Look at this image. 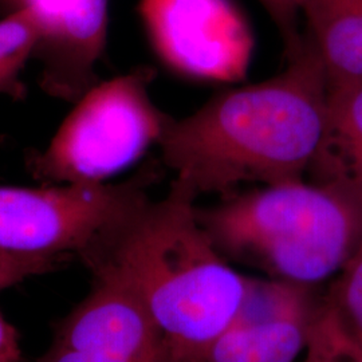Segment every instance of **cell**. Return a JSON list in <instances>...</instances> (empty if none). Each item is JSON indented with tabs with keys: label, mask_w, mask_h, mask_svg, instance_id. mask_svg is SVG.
Returning <instances> with one entry per match:
<instances>
[{
	"label": "cell",
	"mask_w": 362,
	"mask_h": 362,
	"mask_svg": "<svg viewBox=\"0 0 362 362\" xmlns=\"http://www.w3.org/2000/svg\"><path fill=\"white\" fill-rule=\"evenodd\" d=\"M156 179L157 165L149 164L115 184L0 185V254L82 260Z\"/></svg>",
	"instance_id": "obj_5"
},
{
	"label": "cell",
	"mask_w": 362,
	"mask_h": 362,
	"mask_svg": "<svg viewBox=\"0 0 362 362\" xmlns=\"http://www.w3.org/2000/svg\"><path fill=\"white\" fill-rule=\"evenodd\" d=\"M139 11L153 50L175 73L206 82L246 77L254 35L233 0H140Z\"/></svg>",
	"instance_id": "obj_6"
},
{
	"label": "cell",
	"mask_w": 362,
	"mask_h": 362,
	"mask_svg": "<svg viewBox=\"0 0 362 362\" xmlns=\"http://www.w3.org/2000/svg\"><path fill=\"white\" fill-rule=\"evenodd\" d=\"M61 260L47 258H21L0 254V291L19 285L33 276L54 270Z\"/></svg>",
	"instance_id": "obj_15"
},
{
	"label": "cell",
	"mask_w": 362,
	"mask_h": 362,
	"mask_svg": "<svg viewBox=\"0 0 362 362\" xmlns=\"http://www.w3.org/2000/svg\"><path fill=\"white\" fill-rule=\"evenodd\" d=\"M324 157L362 180V79L330 86Z\"/></svg>",
	"instance_id": "obj_11"
},
{
	"label": "cell",
	"mask_w": 362,
	"mask_h": 362,
	"mask_svg": "<svg viewBox=\"0 0 362 362\" xmlns=\"http://www.w3.org/2000/svg\"><path fill=\"white\" fill-rule=\"evenodd\" d=\"M153 69L95 83L78 100L31 172L43 184H104L158 145L172 116L151 97Z\"/></svg>",
	"instance_id": "obj_4"
},
{
	"label": "cell",
	"mask_w": 362,
	"mask_h": 362,
	"mask_svg": "<svg viewBox=\"0 0 362 362\" xmlns=\"http://www.w3.org/2000/svg\"><path fill=\"white\" fill-rule=\"evenodd\" d=\"M300 16L330 86L362 79V0H302Z\"/></svg>",
	"instance_id": "obj_10"
},
{
	"label": "cell",
	"mask_w": 362,
	"mask_h": 362,
	"mask_svg": "<svg viewBox=\"0 0 362 362\" xmlns=\"http://www.w3.org/2000/svg\"><path fill=\"white\" fill-rule=\"evenodd\" d=\"M278 74L209 98L173 118L158 146L172 184L199 199L224 197L246 184L305 179L329 141L330 83L305 38Z\"/></svg>",
	"instance_id": "obj_1"
},
{
	"label": "cell",
	"mask_w": 362,
	"mask_h": 362,
	"mask_svg": "<svg viewBox=\"0 0 362 362\" xmlns=\"http://www.w3.org/2000/svg\"><path fill=\"white\" fill-rule=\"evenodd\" d=\"M196 202L175 184L161 199L144 194L82 259L129 288L179 362L202 361L252 281L212 243Z\"/></svg>",
	"instance_id": "obj_2"
},
{
	"label": "cell",
	"mask_w": 362,
	"mask_h": 362,
	"mask_svg": "<svg viewBox=\"0 0 362 362\" xmlns=\"http://www.w3.org/2000/svg\"><path fill=\"white\" fill-rule=\"evenodd\" d=\"M326 299L362 345V242L338 272Z\"/></svg>",
	"instance_id": "obj_14"
},
{
	"label": "cell",
	"mask_w": 362,
	"mask_h": 362,
	"mask_svg": "<svg viewBox=\"0 0 362 362\" xmlns=\"http://www.w3.org/2000/svg\"><path fill=\"white\" fill-rule=\"evenodd\" d=\"M42 35L40 21L26 4L0 19V93L15 98L25 94L21 73L37 50Z\"/></svg>",
	"instance_id": "obj_12"
},
{
	"label": "cell",
	"mask_w": 362,
	"mask_h": 362,
	"mask_svg": "<svg viewBox=\"0 0 362 362\" xmlns=\"http://www.w3.org/2000/svg\"><path fill=\"white\" fill-rule=\"evenodd\" d=\"M22 348L18 330L0 313V362H19Z\"/></svg>",
	"instance_id": "obj_17"
},
{
	"label": "cell",
	"mask_w": 362,
	"mask_h": 362,
	"mask_svg": "<svg viewBox=\"0 0 362 362\" xmlns=\"http://www.w3.org/2000/svg\"><path fill=\"white\" fill-rule=\"evenodd\" d=\"M93 279L38 362H179L127 286L103 272Z\"/></svg>",
	"instance_id": "obj_7"
},
{
	"label": "cell",
	"mask_w": 362,
	"mask_h": 362,
	"mask_svg": "<svg viewBox=\"0 0 362 362\" xmlns=\"http://www.w3.org/2000/svg\"><path fill=\"white\" fill-rule=\"evenodd\" d=\"M272 18L284 43H290L300 35L302 0H259Z\"/></svg>",
	"instance_id": "obj_16"
},
{
	"label": "cell",
	"mask_w": 362,
	"mask_h": 362,
	"mask_svg": "<svg viewBox=\"0 0 362 362\" xmlns=\"http://www.w3.org/2000/svg\"><path fill=\"white\" fill-rule=\"evenodd\" d=\"M318 306L313 288L252 278L240 310L200 362H297Z\"/></svg>",
	"instance_id": "obj_8"
},
{
	"label": "cell",
	"mask_w": 362,
	"mask_h": 362,
	"mask_svg": "<svg viewBox=\"0 0 362 362\" xmlns=\"http://www.w3.org/2000/svg\"><path fill=\"white\" fill-rule=\"evenodd\" d=\"M197 218L230 263L313 288L336 278L362 242V180L332 165L311 180L220 197Z\"/></svg>",
	"instance_id": "obj_3"
},
{
	"label": "cell",
	"mask_w": 362,
	"mask_h": 362,
	"mask_svg": "<svg viewBox=\"0 0 362 362\" xmlns=\"http://www.w3.org/2000/svg\"><path fill=\"white\" fill-rule=\"evenodd\" d=\"M302 362H362V345L325 299L313 321Z\"/></svg>",
	"instance_id": "obj_13"
},
{
	"label": "cell",
	"mask_w": 362,
	"mask_h": 362,
	"mask_svg": "<svg viewBox=\"0 0 362 362\" xmlns=\"http://www.w3.org/2000/svg\"><path fill=\"white\" fill-rule=\"evenodd\" d=\"M37 13L43 35L34 52L40 86L52 97L77 103L98 83L95 67L106 47L109 0H22Z\"/></svg>",
	"instance_id": "obj_9"
}]
</instances>
